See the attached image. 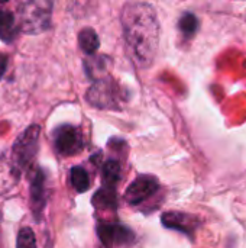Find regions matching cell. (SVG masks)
Here are the masks:
<instances>
[{
    "mask_svg": "<svg viewBox=\"0 0 246 248\" xmlns=\"http://www.w3.org/2000/svg\"><path fill=\"white\" fill-rule=\"evenodd\" d=\"M122 28L135 62L146 68L154 62L159 45V20L149 3L130 1L122 9Z\"/></svg>",
    "mask_w": 246,
    "mask_h": 248,
    "instance_id": "6da1fadb",
    "label": "cell"
},
{
    "mask_svg": "<svg viewBox=\"0 0 246 248\" xmlns=\"http://www.w3.org/2000/svg\"><path fill=\"white\" fill-rule=\"evenodd\" d=\"M52 3L48 0H29L17 6L19 29L25 33H41L51 23Z\"/></svg>",
    "mask_w": 246,
    "mask_h": 248,
    "instance_id": "7a4b0ae2",
    "label": "cell"
},
{
    "mask_svg": "<svg viewBox=\"0 0 246 248\" xmlns=\"http://www.w3.org/2000/svg\"><path fill=\"white\" fill-rule=\"evenodd\" d=\"M87 100L100 109H120L122 92L113 78L97 80L87 92Z\"/></svg>",
    "mask_w": 246,
    "mask_h": 248,
    "instance_id": "3957f363",
    "label": "cell"
},
{
    "mask_svg": "<svg viewBox=\"0 0 246 248\" xmlns=\"http://www.w3.org/2000/svg\"><path fill=\"white\" fill-rule=\"evenodd\" d=\"M39 134H41V128L38 125H32L17 137V140L13 145V158L12 160L14 161V164L19 169H23L33 160L36 150H38Z\"/></svg>",
    "mask_w": 246,
    "mask_h": 248,
    "instance_id": "277c9868",
    "label": "cell"
},
{
    "mask_svg": "<svg viewBox=\"0 0 246 248\" xmlns=\"http://www.w3.org/2000/svg\"><path fill=\"white\" fill-rule=\"evenodd\" d=\"M54 144H55V150L58 154L74 155L83 148L84 141H83V135L80 134L77 128L64 125L55 131Z\"/></svg>",
    "mask_w": 246,
    "mask_h": 248,
    "instance_id": "5b68a950",
    "label": "cell"
},
{
    "mask_svg": "<svg viewBox=\"0 0 246 248\" xmlns=\"http://www.w3.org/2000/svg\"><path fill=\"white\" fill-rule=\"evenodd\" d=\"M158 189H159L158 180L152 176L144 174V176L136 177L130 183V186L128 187L125 193V199L130 205H139L141 202L154 196L158 192Z\"/></svg>",
    "mask_w": 246,
    "mask_h": 248,
    "instance_id": "8992f818",
    "label": "cell"
},
{
    "mask_svg": "<svg viewBox=\"0 0 246 248\" xmlns=\"http://www.w3.org/2000/svg\"><path fill=\"white\" fill-rule=\"evenodd\" d=\"M161 221L164 227L180 231L191 238L194 232L199 230V227L202 225L200 218L190 215V214H184V212H167L161 217Z\"/></svg>",
    "mask_w": 246,
    "mask_h": 248,
    "instance_id": "52a82bcc",
    "label": "cell"
},
{
    "mask_svg": "<svg viewBox=\"0 0 246 248\" xmlns=\"http://www.w3.org/2000/svg\"><path fill=\"white\" fill-rule=\"evenodd\" d=\"M97 232L101 243L107 248H112L116 244H128L133 240L132 231L119 224H101L99 225Z\"/></svg>",
    "mask_w": 246,
    "mask_h": 248,
    "instance_id": "ba28073f",
    "label": "cell"
},
{
    "mask_svg": "<svg viewBox=\"0 0 246 248\" xmlns=\"http://www.w3.org/2000/svg\"><path fill=\"white\" fill-rule=\"evenodd\" d=\"M20 179V169L6 155L0 157V195L10 192Z\"/></svg>",
    "mask_w": 246,
    "mask_h": 248,
    "instance_id": "9c48e42d",
    "label": "cell"
},
{
    "mask_svg": "<svg viewBox=\"0 0 246 248\" xmlns=\"http://www.w3.org/2000/svg\"><path fill=\"white\" fill-rule=\"evenodd\" d=\"M45 177L39 169H35L30 179V198H32V208L36 215L39 214L45 205Z\"/></svg>",
    "mask_w": 246,
    "mask_h": 248,
    "instance_id": "30bf717a",
    "label": "cell"
},
{
    "mask_svg": "<svg viewBox=\"0 0 246 248\" xmlns=\"http://www.w3.org/2000/svg\"><path fill=\"white\" fill-rule=\"evenodd\" d=\"M17 25L12 12L0 9V39L4 42H12L16 36Z\"/></svg>",
    "mask_w": 246,
    "mask_h": 248,
    "instance_id": "8fae6325",
    "label": "cell"
},
{
    "mask_svg": "<svg viewBox=\"0 0 246 248\" xmlns=\"http://www.w3.org/2000/svg\"><path fill=\"white\" fill-rule=\"evenodd\" d=\"M78 45L81 51H84L86 54H94L100 46V41L96 31L91 28H84L78 35Z\"/></svg>",
    "mask_w": 246,
    "mask_h": 248,
    "instance_id": "7c38bea8",
    "label": "cell"
},
{
    "mask_svg": "<svg viewBox=\"0 0 246 248\" xmlns=\"http://www.w3.org/2000/svg\"><path fill=\"white\" fill-rule=\"evenodd\" d=\"M70 179H71V185L72 187L78 192H87L90 189V177L87 174V171L81 167H72L70 171Z\"/></svg>",
    "mask_w": 246,
    "mask_h": 248,
    "instance_id": "4fadbf2b",
    "label": "cell"
},
{
    "mask_svg": "<svg viewBox=\"0 0 246 248\" xmlns=\"http://www.w3.org/2000/svg\"><path fill=\"white\" fill-rule=\"evenodd\" d=\"M178 29L183 32L184 36L187 38H193L199 29V19L194 13H190V12H186L180 20H178Z\"/></svg>",
    "mask_w": 246,
    "mask_h": 248,
    "instance_id": "5bb4252c",
    "label": "cell"
},
{
    "mask_svg": "<svg viewBox=\"0 0 246 248\" xmlns=\"http://www.w3.org/2000/svg\"><path fill=\"white\" fill-rule=\"evenodd\" d=\"M120 177V164L116 160H109L103 166V183L106 186H113Z\"/></svg>",
    "mask_w": 246,
    "mask_h": 248,
    "instance_id": "9a60e30c",
    "label": "cell"
},
{
    "mask_svg": "<svg viewBox=\"0 0 246 248\" xmlns=\"http://www.w3.org/2000/svg\"><path fill=\"white\" fill-rule=\"evenodd\" d=\"M16 248H36L35 234L30 228H22L17 234Z\"/></svg>",
    "mask_w": 246,
    "mask_h": 248,
    "instance_id": "2e32d148",
    "label": "cell"
},
{
    "mask_svg": "<svg viewBox=\"0 0 246 248\" xmlns=\"http://www.w3.org/2000/svg\"><path fill=\"white\" fill-rule=\"evenodd\" d=\"M6 68H7V57H6L4 54L0 52V78H1V76L4 74Z\"/></svg>",
    "mask_w": 246,
    "mask_h": 248,
    "instance_id": "e0dca14e",
    "label": "cell"
}]
</instances>
